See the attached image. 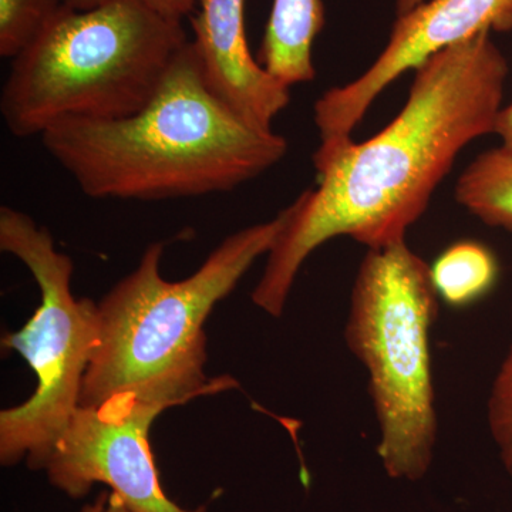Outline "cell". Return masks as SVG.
<instances>
[{
  "label": "cell",
  "mask_w": 512,
  "mask_h": 512,
  "mask_svg": "<svg viewBox=\"0 0 512 512\" xmlns=\"http://www.w3.org/2000/svg\"><path fill=\"white\" fill-rule=\"evenodd\" d=\"M507 77V59L490 32L480 33L420 64L403 110L379 134L320 143L318 187L292 202L252 302L281 318L299 269L330 239L367 249L406 241L458 154L494 133Z\"/></svg>",
  "instance_id": "6da1fadb"
},
{
  "label": "cell",
  "mask_w": 512,
  "mask_h": 512,
  "mask_svg": "<svg viewBox=\"0 0 512 512\" xmlns=\"http://www.w3.org/2000/svg\"><path fill=\"white\" fill-rule=\"evenodd\" d=\"M40 140L83 194L96 200L224 194L264 174L288 151L284 137L242 120L207 89L192 40L137 113L62 120Z\"/></svg>",
  "instance_id": "7a4b0ae2"
},
{
  "label": "cell",
  "mask_w": 512,
  "mask_h": 512,
  "mask_svg": "<svg viewBox=\"0 0 512 512\" xmlns=\"http://www.w3.org/2000/svg\"><path fill=\"white\" fill-rule=\"evenodd\" d=\"M292 214L239 229L190 278L171 282L160 272L164 247L154 242L131 274L97 302L99 343L84 376L80 407H97L131 394L147 403L180 406L235 389L229 376L205 373L204 323L254 265L269 254Z\"/></svg>",
  "instance_id": "3957f363"
},
{
  "label": "cell",
  "mask_w": 512,
  "mask_h": 512,
  "mask_svg": "<svg viewBox=\"0 0 512 512\" xmlns=\"http://www.w3.org/2000/svg\"><path fill=\"white\" fill-rule=\"evenodd\" d=\"M188 40L183 22L163 18L143 0L64 6L12 60L0 96L5 126L29 138L62 120L131 116L153 99Z\"/></svg>",
  "instance_id": "277c9868"
},
{
  "label": "cell",
  "mask_w": 512,
  "mask_h": 512,
  "mask_svg": "<svg viewBox=\"0 0 512 512\" xmlns=\"http://www.w3.org/2000/svg\"><path fill=\"white\" fill-rule=\"evenodd\" d=\"M430 266L406 241L367 249L352 298L346 345L366 367L387 476L420 481L437 443L430 335L439 312Z\"/></svg>",
  "instance_id": "5b68a950"
},
{
  "label": "cell",
  "mask_w": 512,
  "mask_h": 512,
  "mask_svg": "<svg viewBox=\"0 0 512 512\" xmlns=\"http://www.w3.org/2000/svg\"><path fill=\"white\" fill-rule=\"evenodd\" d=\"M0 249L19 258L40 289V305L19 332L2 340L25 357L35 372V393L25 403L0 412V463L26 461L45 468L57 441L80 407L84 376L99 343V311L89 298H74V265L57 251L49 229L30 215L0 208Z\"/></svg>",
  "instance_id": "8992f818"
},
{
  "label": "cell",
  "mask_w": 512,
  "mask_h": 512,
  "mask_svg": "<svg viewBox=\"0 0 512 512\" xmlns=\"http://www.w3.org/2000/svg\"><path fill=\"white\" fill-rule=\"evenodd\" d=\"M167 409L131 394L79 407L43 468L47 480L72 498L107 485L131 512H207L180 507L161 488L148 431Z\"/></svg>",
  "instance_id": "52a82bcc"
},
{
  "label": "cell",
  "mask_w": 512,
  "mask_h": 512,
  "mask_svg": "<svg viewBox=\"0 0 512 512\" xmlns=\"http://www.w3.org/2000/svg\"><path fill=\"white\" fill-rule=\"evenodd\" d=\"M512 30V0H429L394 23L382 55L362 76L323 93L313 107L320 143L352 138L383 90L447 47L483 32Z\"/></svg>",
  "instance_id": "ba28073f"
},
{
  "label": "cell",
  "mask_w": 512,
  "mask_h": 512,
  "mask_svg": "<svg viewBox=\"0 0 512 512\" xmlns=\"http://www.w3.org/2000/svg\"><path fill=\"white\" fill-rule=\"evenodd\" d=\"M191 28L207 89L242 120L272 130L291 94L249 50L245 0H197Z\"/></svg>",
  "instance_id": "9c48e42d"
},
{
  "label": "cell",
  "mask_w": 512,
  "mask_h": 512,
  "mask_svg": "<svg viewBox=\"0 0 512 512\" xmlns=\"http://www.w3.org/2000/svg\"><path fill=\"white\" fill-rule=\"evenodd\" d=\"M323 25L322 0H274L259 63L288 89L312 82V47Z\"/></svg>",
  "instance_id": "30bf717a"
},
{
  "label": "cell",
  "mask_w": 512,
  "mask_h": 512,
  "mask_svg": "<svg viewBox=\"0 0 512 512\" xmlns=\"http://www.w3.org/2000/svg\"><path fill=\"white\" fill-rule=\"evenodd\" d=\"M456 200L488 227L512 231V151H485L458 177Z\"/></svg>",
  "instance_id": "8fae6325"
},
{
  "label": "cell",
  "mask_w": 512,
  "mask_h": 512,
  "mask_svg": "<svg viewBox=\"0 0 512 512\" xmlns=\"http://www.w3.org/2000/svg\"><path fill=\"white\" fill-rule=\"evenodd\" d=\"M430 271L439 298L454 308H464L491 291L500 269L490 248L461 241L447 248Z\"/></svg>",
  "instance_id": "7c38bea8"
},
{
  "label": "cell",
  "mask_w": 512,
  "mask_h": 512,
  "mask_svg": "<svg viewBox=\"0 0 512 512\" xmlns=\"http://www.w3.org/2000/svg\"><path fill=\"white\" fill-rule=\"evenodd\" d=\"M66 0H0V56L13 60L42 35Z\"/></svg>",
  "instance_id": "4fadbf2b"
},
{
  "label": "cell",
  "mask_w": 512,
  "mask_h": 512,
  "mask_svg": "<svg viewBox=\"0 0 512 512\" xmlns=\"http://www.w3.org/2000/svg\"><path fill=\"white\" fill-rule=\"evenodd\" d=\"M487 419L501 463L512 478V343L491 387Z\"/></svg>",
  "instance_id": "5bb4252c"
},
{
  "label": "cell",
  "mask_w": 512,
  "mask_h": 512,
  "mask_svg": "<svg viewBox=\"0 0 512 512\" xmlns=\"http://www.w3.org/2000/svg\"><path fill=\"white\" fill-rule=\"evenodd\" d=\"M144 3L163 18L183 22L197 9V0H143Z\"/></svg>",
  "instance_id": "9a60e30c"
},
{
  "label": "cell",
  "mask_w": 512,
  "mask_h": 512,
  "mask_svg": "<svg viewBox=\"0 0 512 512\" xmlns=\"http://www.w3.org/2000/svg\"><path fill=\"white\" fill-rule=\"evenodd\" d=\"M80 512H131L128 510L126 505L123 504V501L120 500L119 497H117L116 494L107 493V491H103L99 495V497L96 498V500L93 501L92 504L86 505V507H83V510Z\"/></svg>",
  "instance_id": "2e32d148"
},
{
  "label": "cell",
  "mask_w": 512,
  "mask_h": 512,
  "mask_svg": "<svg viewBox=\"0 0 512 512\" xmlns=\"http://www.w3.org/2000/svg\"><path fill=\"white\" fill-rule=\"evenodd\" d=\"M494 134L503 141V147L512 151V103L501 107L494 124Z\"/></svg>",
  "instance_id": "e0dca14e"
},
{
  "label": "cell",
  "mask_w": 512,
  "mask_h": 512,
  "mask_svg": "<svg viewBox=\"0 0 512 512\" xmlns=\"http://www.w3.org/2000/svg\"><path fill=\"white\" fill-rule=\"evenodd\" d=\"M109 2L111 0H66V6L74 10H90Z\"/></svg>",
  "instance_id": "ac0fdd59"
}]
</instances>
